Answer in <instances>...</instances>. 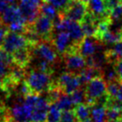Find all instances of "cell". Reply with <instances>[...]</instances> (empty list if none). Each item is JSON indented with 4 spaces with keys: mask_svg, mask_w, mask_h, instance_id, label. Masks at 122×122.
<instances>
[{
    "mask_svg": "<svg viewBox=\"0 0 122 122\" xmlns=\"http://www.w3.org/2000/svg\"><path fill=\"white\" fill-rule=\"evenodd\" d=\"M110 19L112 22H121L122 20V3L117 4L110 10Z\"/></svg>",
    "mask_w": 122,
    "mask_h": 122,
    "instance_id": "obj_25",
    "label": "cell"
},
{
    "mask_svg": "<svg viewBox=\"0 0 122 122\" xmlns=\"http://www.w3.org/2000/svg\"><path fill=\"white\" fill-rule=\"evenodd\" d=\"M55 104L62 111L63 110H73V108L75 107L73 101H72L71 96L68 94H62Z\"/></svg>",
    "mask_w": 122,
    "mask_h": 122,
    "instance_id": "obj_19",
    "label": "cell"
},
{
    "mask_svg": "<svg viewBox=\"0 0 122 122\" xmlns=\"http://www.w3.org/2000/svg\"><path fill=\"white\" fill-rule=\"evenodd\" d=\"M29 25L42 40L50 42L54 34V24L53 19L44 14H40L36 20Z\"/></svg>",
    "mask_w": 122,
    "mask_h": 122,
    "instance_id": "obj_4",
    "label": "cell"
},
{
    "mask_svg": "<svg viewBox=\"0 0 122 122\" xmlns=\"http://www.w3.org/2000/svg\"><path fill=\"white\" fill-rule=\"evenodd\" d=\"M65 67L69 71L78 74L87 66L86 59L79 52H72L62 56Z\"/></svg>",
    "mask_w": 122,
    "mask_h": 122,
    "instance_id": "obj_10",
    "label": "cell"
},
{
    "mask_svg": "<svg viewBox=\"0 0 122 122\" xmlns=\"http://www.w3.org/2000/svg\"><path fill=\"white\" fill-rule=\"evenodd\" d=\"M43 2L44 3H49L50 2V0H43Z\"/></svg>",
    "mask_w": 122,
    "mask_h": 122,
    "instance_id": "obj_37",
    "label": "cell"
},
{
    "mask_svg": "<svg viewBox=\"0 0 122 122\" xmlns=\"http://www.w3.org/2000/svg\"><path fill=\"white\" fill-rule=\"evenodd\" d=\"M0 60L3 61L5 65H7L9 67H11V65H14L13 54L7 52L4 49H0Z\"/></svg>",
    "mask_w": 122,
    "mask_h": 122,
    "instance_id": "obj_28",
    "label": "cell"
},
{
    "mask_svg": "<svg viewBox=\"0 0 122 122\" xmlns=\"http://www.w3.org/2000/svg\"><path fill=\"white\" fill-rule=\"evenodd\" d=\"M121 111L115 109L106 107V121L107 122H120Z\"/></svg>",
    "mask_w": 122,
    "mask_h": 122,
    "instance_id": "obj_24",
    "label": "cell"
},
{
    "mask_svg": "<svg viewBox=\"0 0 122 122\" xmlns=\"http://www.w3.org/2000/svg\"><path fill=\"white\" fill-rule=\"evenodd\" d=\"M103 44H104L95 39L94 37L85 36L79 44V52L86 59L94 55L97 51L101 50L103 48Z\"/></svg>",
    "mask_w": 122,
    "mask_h": 122,
    "instance_id": "obj_12",
    "label": "cell"
},
{
    "mask_svg": "<svg viewBox=\"0 0 122 122\" xmlns=\"http://www.w3.org/2000/svg\"><path fill=\"white\" fill-rule=\"evenodd\" d=\"M9 7V4L5 0H0V13H3Z\"/></svg>",
    "mask_w": 122,
    "mask_h": 122,
    "instance_id": "obj_33",
    "label": "cell"
},
{
    "mask_svg": "<svg viewBox=\"0 0 122 122\" xmlns=\"http://www.w3.org/2000/svg\"><path fill=\"white\" fill-rule=\"evenodd\" d=\"M5 1L8 3V4H13V3L15 2L16 0H5Z\"/></svg>",
    "mask_w": 122,
    "mask_h": 122,
    "instance_id": "obj_35",
    "label": "cell"
},
{
    "mask_svg": "<svg viewBox=\"0 0 122 122\" xmlns=\"http://www.w3.org/2000/svg\"><path fill=\"white\" fill-rule=\"evenodd\" d=\"M117 99L120 101H122V81H121V84H120V90H119V92H118V95H117Z\"/></svg>",
    "mask_w": 122,
    "mask_h": 122,
    "instance_id": "obj_34",
    "label": "cell"
},
{
    "mask_svg": "<svg viewBox=\"0 0 122 122\" xmlns=\"http://www.w3.org/2000/svg\"><path fill=\"white\" fill-rule=\"evenodd\" d=\"M60 122H78L73 110H63L61 113Z\"/></svg>",
    "mask_w": 122,
    "mask_h": 122,
    "instance_id": "obj_27",
    "label": "cell"
},
{
    "mask_svg": "<svg viewBox=\"0 0 122 122\" xmlns=\"http://www.w3.org/2000/svg\"><path fill=\"white\" fill-rule=\"evenodd\" d=\"M120 84H121V81L120 80H115L107 82L106 93L110 98L111 99L116 98L117 95H118L119 90H120Z\"/></svg>",
    "mask_w": 122,
    "mask_h": 122,
    "instance_id": "obj_22",
    "label": "cell"
},
{
    "mask_svg": "<svg viewBox=\"0 0 122 122\" xmlns=\"http://www.w3.org/2000/svg\"><path fill=\"white\" fill-rule=\"evenodd\" d=\"M43 0H19V8L28 24H32L40 15Z\"/></svg>",
    "mask_w": 122,
    "mask_h": 122,
    "instance_id": "obj_6",
    "label": "cell"
},
{
    "mask_svg": "<svg viewBox=\"0 0 122 122\" xmlns=\"http://www.w3.org/2000/svg\"><path fill=\"white\" fill-rule=\"evenodd\" d=\"M14 65L20 66L22 68H26L32 59V53L30 47H25L15 51L13 54Z\"/></svg>",
    "mask_w": 122,
    "mask_h": 122,
    "instance_id": "obj_16",
    "label": "cell"
},
{
    "mask_svg": "<svg viewBox=\"0 0 122 122\" xmlns=\"http://www.w3.org/2000/svg\"><path fill=\"white\" fill-rule=\"evenodd\" d=\"M25 82L30 89L31 93L37 95L46 93L55 85V80L53 79L52 74L36 69L27 74Z\"/></svg>",
    "mask_w": 122,
    "mask_h": 122,
    "instance_id": "obj_1",
    "label": "cell"
},
{
    "mask_svg": "<svg viewBox=\"0 0 122 122\" xmlns=\"http://www.w3.org/2000/svg\"><path fill=\"white\" fill-rule=\"evenodd\" d=\"M71 0H50V4L58 10L59 14H62L67 9Z\"/></svg>",
    "mask_w": 122,
    "mask_h": 122,
    "instance_id": "obj_26",
    "label": "cell"
},
{
    "mask_svg": "<svg viewBox=\"0 0 122 122\" xmlns=\"http://www.w3.org/2000/svg\"><path fill=\"white\" fill-rule=\"evenodd\" d=\"M113 67L118 75V78L120 81H122V59H119L113 64Z\"/></svg>",
    "mask_w": 122,
    "mask_h": 122,
    "instance_id": "obj_30",
    "label": "cell"
},
{
    "mask_svg": "<svg viewBox=\"0 0 122 122\" xmlns=\"http://www.w3.org/2000/svg\"><path fill=\"white\" fill-rule=\"evenodd\" d=\"M88 12V4H85L80 0H71L67 9L61 15L71 20L80 23L85 19Z\"/></svg>",
    "mask_w": 122,
    "mask_h": 122,
    "instance_id": "obj_7",
    "label": "cell"
},
{
    "mask_svg": "<svg viewBox=\"0 0 122 122\" xmlns=\"http://www.w3.org/2000/svg\"><path fill=\"white\" fill-rule=\"evenodd\" d=\"M33 107L29 106L25 102L14 103L10 108L9 114L14 122H31Z\"/></svg>",
    "mask_w": 122,
    "mask_h": 122,
    "instance_id": "obj_11",
    "label": "cell"
},
{
    "mask_svg": "<svg viewBox=\"0 0 122 122\" xmlns=\"http://www.w3.org/2000/svg\"><path fill=\"white\" fill-rule=\"evenodd\" d=\"M1 22L5 25H9L12 23L18 21L19 19H25L23 15L19 6L15 4L9 5V7L5 9L3 13H1Z\"/></svg>",
    "mask_w": 122,
    "mask_h": 122,
    "instance_id": "obj_14",
    "label": "cell"
},
{
    "mask_svg": "<svg viewBox=\"0 0 122 122\" xmlns=\"http://www.w3.org/2000/svg\"><path fill=\"white\" fill-rule=\"evenodd\" d=\"M40 14L50 18L53 20H54L59 15L58 10L50 3H43L40 8Z\"/></svg>",
    "mask_w": 122,
    "mask_h": 122,
    "instance_id": "obj_21",
    "label": "cell"
},
{
    "mask_svg": "<svg viewBox=\"0 0 122 122\" xmlns=\"http://www.w3.org/2000/svg\"><path fill=\"white\" fill-rule=\"evenodd\" d=\"M9 66L5 65L3 61L0 60V85H3L9 77V70H9Z\"/></svg>",
    "mask_w": 122,
    "mask_h": 122,
    "instance_id": "obj_29",
    "label": "cell"
},
{
    "mask_svg": "<svg viewBox=\"0 0 122 122\" xmlns=\"http://www.w3.org/2000/svg\"><path fill=\"white\" fill-rule=\"evenodd\" d=\"M80 1H82V2H84L85 4H89V3H90V0H80Z\"/></svg>",
    "mask_w": 122,
    "mask_h": 122,
    "instance_id": "obj_36",
    "label": "cell"
},
{
    "mask_svg": "<svg viewBox=\"0 0 122 122\" xmlns=\"http://www.w3.org/2000/svg\"><path fill=\"white\" fill-rule=\"evenodd\" d=\"M57 85L61 89L64 94L71 95L74 91L80 88V80L78 75L71 71L63 72L55 80Z\"/></svg>",
    "mask_w": 122,
    "mask_h": 122,
    "instance_id": "obj_5",
    "label": "cell"
},
{
    "mask_svg": "<svg viewBox=\"0 0 122 122\" xmlns=\"http://www.w3.org/2000/svg\"><path fill=\"white\" fill-rule=\"evenodd\" d=\"M30 49L32 57L35 59L45 60L54 66L59 63V54L50 42L42 40L38 44L30 47Z\"/></svg>",
    "mask_w": 122,
    "mask_h": 122,
    "instance_id": "obj_3",
    "label": "cell"
},
{
    "mask_svg": "<svg viewBox=\"0 0 122 122\" xmlns=\"http://www.w3.org/2000/svg\"><path fill=\"white\" fill-rule=\"evenodd\" d=\"M93 122H107L106 121V106L99 104L91 105L90 110Z\"/></svg>",
    "mask_w": 122,
    "mask_h": 122,
    "instance_id": "obj_18",
    "label": "cell"
},
{
    "mask_svg": "<svg viewBox=\"0 0 122 122\" xmlns=\"http://www.w3.org/2000/svg\"><path fill=\"white\" fill-rule=\"evenodd\" d=\"M120 122H122V113H121V116H120Z\"/></svg>",
    "mask_w": 122,
    "mask_h": 122,
    "instance_id": "obj_38",
    "label": "cell"
},
{
    "mask_svg": "<svg viewBox=\"0 0 122 122\" xmlns=\"http://www.w3.org/2000/svg\"><path fill=\"white\" fill-rule=\"evenodd\" d=\"M8 33H9V30L7 29V26H5V24H0V47L3 46Z\"/></svg>",
    "mask_w": 122,
    "mask_h": 122,
    "instance_id": "obj_31",
    "label": "cell"
},
{
    "mask_svg": "<svg viewBox=\"0 0 122 122\" xmlns=\"http://www.w3.org/2000/svg\"><path fill=\"white\" fill-rule=\"evenodd\" d=\"M50 43L60 57L68 52L74 44H77L74 42L67 31H59L58 33H54Z\"/></svg>",
    "mask_w": 122,
    "mask_h": 122,
    "instance_id": "obj_8",
    "label": "cell"
},
{
    "mask_svg": "<svg viewBox=\"0 0 122 122\" xmlns=\"http://www.w3.org/2000/svg\"><path fill=\"white\" fill-rule=\"evenodd\" d=\"M112 49L119 59H122V41L115 44V46L112 48Z\"/></svg>",
    "mask_w": 122,
    "mask_h": 122,
    "instance_id": "obj_32",
    "label": "cell"
},
{
    "mask_svg": "<svg viewBox=\"0 0 122 122\" xmlns=\"http://www.w3.org/2000/svg\"><path fill=\"white\" fill-rule=\"evenodd\" d=\"M73 110L78 122H85L91 118V115H90L91 105H88L85 102L75 105L73 108Z\"/></svg>",
    "mask_w": 122,
    "mask_h": 122,
    "instance_id": "obj_17",
    "label": "cell"
},
{
    "mask_svg": "<svg viewBox=\"0 0 122 122\" xmlns=\"http://www.w3.org/2000/svg\"><path fill=\"white\" fill-rule=\"evenodd\" d=\"M85 93V103L93 105L102 95L106 94L107 82L103 76L91 79L84 87Z\"/></svg>",
    "mask_w": 122,
    "mask_h": 122,
    "instance_id": "obj_2",
    "label": "cell"
},
{
    "mask_svg": "<svg viewBox=\"0 0 122 122\" xmlns=\"http://www.w3.org/2000/svg\"><path fill=\"white\" fill-rule=\"evenodd\" d=\"M61 113L62 110L57 106L55 103L50 104L46 122H60Z\"/></svg>",
    "mask_w": 122,
    "mask_h": 122,
    "instance_id": "obj_20",
    "label": "cell"
},
{
    "mask_svg": "<svg viewBox=\"0 0 122 122\" xmlns=\"http://www.w3.org/2000/svg\"><path fill=\"white\" fill-rule=\"evenodd\" d=\"M50 104L45 97H39L35 105L33 108L31 122H46Z\"/></svg>",
    "mask_w": 122,
    "mask_h": 122,
    "instance_id": "obj_13",
    "label": "cell"
},
{
    "mask_svg": "<svg viewBox=\"0 0 122 122\" xmlns=\"http://www.w3.org/2000/svg\"><path fill=\"white\" fill-rule=\"evenodd\" d=\"M89 11L98 19L110 17V11L107 10L104 0H90L88 4Z\"/></svg>",
    "mask_w": 122,
    "mask_h": 122,
    "instance_id": "obj_15",
    "label": "cell"
},
{
    "mask_svg": "<svg viewBox=\"0 0 122 122\" xmlns=\"http://www.w3.org/2000/svg\"><path fill=\"white\" fill-rule=\"evenodd\" d=\"M72 99V101H73L74 105H80L81 103H85V89L80 88L77 90L74 91L73 93L70 95Z\"/></svg>",
    "mask_w": 122,
    "mask_h": 122,
    "instance_id": "obj_23",
    "label": "cell"
},
{
    "mask_svg": "<svg viewBox=\"0 0 122 122\" xmlns=\"http://www.w3.org/2000/svg\"><path fill=\"white\" fill-rule=\"evenodd\" d=\"M25 47H30L25 36L23 34L15 32H9L5 38L2 48L10 54Z\"/></svg>",
    "mask_w": 122,
    "mask_h": 122,
    "instance_id": "obj_9",
    "label": "cell"
}]
</instances>
